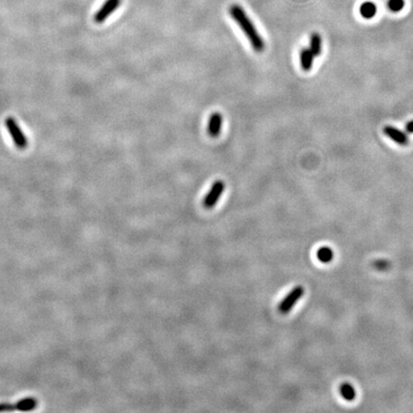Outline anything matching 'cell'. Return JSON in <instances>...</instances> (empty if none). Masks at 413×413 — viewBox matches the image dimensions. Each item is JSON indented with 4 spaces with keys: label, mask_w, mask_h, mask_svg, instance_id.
<instances>
[{
    "label": "cell",
    "mask_w": 413,
    "mask_h": 413,
    "mask_svg": "<svg viewBox=\"0 0 413 413\" xmlns=\"http://www.w3.org/2000/svg\"><path fill=\"white\" fill-rule=\"evenodd\" d=\"M228 14L247 36L252 49L258 53L263 52L265 49V42L245 10L240 5L234 4L230 7Z\"/></svg>",
    "instance_id": "obj_1"
},
{
    "label": "cell",
    "mask_w": 413,
    "mask_h": 413,
    "mask_svg": "<svg viewBox=\"0 0 413 413\" xmlns=\"http://www.w3.org/2000/svg\"><path fill=\"white\" fill-rule=\"evenodd\" d=\"M5 126L11 136L12 140L18 150H25L28 146V140L18 122L12 117H8L5 120Z\"/></svg>",
    "instance_id": "obj_2"
},
{
    "label": "cell",
    "mask_w": 413,
    "mask_h": 413,
    "mask_svg": "<svg viewBox=\"0 0 413 413\" xmlns=\"http://www.w3.org/2000/svg\"><path fill=\"white\" fill-rule=\"evenodd\" d=\"M38 404V401L34 397H28L25 399L20 400L16 402H0V412H12V410H20V412H30L36 408Z\"/></svg>",
    "instance_id": "obj_3"
},
{
    "label": "cell",
    "mask_w": 413,
    "mask_h": 413,
    "mask_svg": "<svg viewBox=\"0 0 413 413\" xmlns=\"http://www.w3.org/2000/svg\"><path fill=\"white\" fill-rule=\"evenodd\" d=\"M304 294V289L302 286L294 287L280 302V304L278 306L280 312L282 314H288L293 309L294 304L302 298Z\"/></svg>",
    "instance_id": "obj_4"
},
{
    "label": "cell",
    "mask_w": 413,
    "mask_h": 413,
    "mask_svg": "<svg viewBox=\"0 0 413 413\" xmlns=\"http://www.w3.org/2000/svg\"><path fill=\"white\" fill-rule=\"evenodd\" d=\"M225 186H226L225 183L221 180L216 181L212 184L210 190H208V192L206 194V196L204 197V200H203V205L206 208L210 210V208H212L214 206H216L218 201H219V198L221 197V196L224 192V190H225Z\"/></svg>",
    "instance_id": "obj_5"
},
{
    "label": "cell",
    "mask_w": 413,
    "mask_h": 413,
    "mask_svg": "<svg viewBox=\"0 0 413 413\" xmlns=\"http://www.w3.org/2000/svg\"><path fill=\"white\" fill-rule=\"evenodd\" d=\"M122 0H106L102 8L95 14V22L97 23H102L106 20H108L110 14L113 12L116 11L120 5Z\"/></svg>",
    "instance_id": "obj_6"
},
{
    "label": "cell",
    "mask_w": 413,
    "mask_h": 413,
    "mask_svg": "<svg viewBox=\"0 0 413 413\" xmlns=\"http://www.w3.org/2000/svg\"><path fill=\"white\" fill-rule=\"evenodd\" d=\"M384 133L386 136H388L390 140H392L394 142H396L399 146H404L408 144L410 140H408V134L406 132L401 130L395 128V126H386L384 128Z\"/></svg>",
    "instance_id": "obj_7"
},
{
    "label": "cell",
    "mask_w": 413,
    "mask_h": 413,
    "mask_svg": "<svg viewBox=\"0 0 413 413\" xmlns=\"http://www.w3.org/2000/svg\"><path fill=\"white\" fill-rule=\"evenodd\" d=\"M222 126H223V116L218 112L212 113L210 120H208V135L212 138L218 137V136H219V134L221 133Z\"/></svg>",
    "instance_id": "obj_8"
},
{
    "label": "cell",
    "mask_w": 413,
    "mask_h": 413,
    "mask_svg": "<svg viewBox=\"0 0 413 413\" xmlns=\"http://www.w3.org/2000/svg\"><path fill=\"white\" fill-rule=\"evenodd\" d=\"M300 66L302 70L305 72H309L313 64H314V60H315V54L310 50V48H304L300 51Z\"/></svg>",
    "instance_id": "obj_9"
},
{
    "label": "cell",
    "mask_w": 413,
    "mask_h": 413,
    "mask_svg": "<svg viewBox=\"0 0 413 413\" xmlns=\"http://www.w3.org/2000/svg\"><path fill=\"white\" fill-rule=\"evenodd\" d=\"M377 11H378L377 5H376L375 3H373V2H370V1L362 3V4L360 5V16H362L364 18H366V20H371V18H373L376 16Z\"/></svg>",
    "instance_id": "obj_10"
},
{
    "label": "cell",
    "mask_w": 413,
    "mask_h": 413,
    "mask_svg": "<svg viewBox=\"0 0 413 413\" xmlns=\"http://www.w3.org/2000/svg\"><path fill=\"white\" fill-rule=\"evenodd\" d=\"M310 50L315 54V56H318L322 53V38L318 33H313L310 36Z\"/></svg>",
    "instance_id": "obj_11"
},
{
    "label": "cell",
    "mask_w": 413,
    "mask_h": 413,
    "mask_svg": "<svg viewBox=\"0 0 413 413\" xmlns=\"http://www.w3.org/2000/svg\"><path fill=\"white\" fill-rule=\"evenodd\" d=\"M340 392L342 396V398L346 401H353L356 398V392L355 388L350 384H342L340 388Z\"/></svg>",
    "instance_id": "obj_12"
},
{
    "label": "cell",
    "mask_w": 413,
    "mask_h": 413,
    "mask_svg": "<svg viewBox=\"0 0 413 413\" xmlns=\"http://www.w3.org/2000/svg\"><path fill=\"white\" fill-rule=\"evenodd\" d=\"M316 256L318 258V260L322 263H329L333 260L334 258V252L332 249L328 248V247H322L320 249H318V252H316Z\"/></svg>",
    "instance_id": "obj_13"
},
{
    "label": "cell",
    "mask_w": 413,
    "mask_h": 413,
    "mask_svg": "<svg viewBox=\"0 0 413 413\" xmlns=\"http://www.w3.org/2000/svg\"><path fill=\"white\" fill-rule=\"evenodd\" d=\"M404 0H388V9L392 12H399L404 9Z\"/></svg>",
    "instance_id": "obj_14"
},
{
    "label": "cell",
    "mask_w": 413,
    "mask_h": 413,
    "mask_svg": "<svg viewBox=\"0 0 413 413\" xmlns=\"http://www.w3.org/2000/svg\"><path fill=\"white\" fill-rule=\"evenodd\" d=\"M374 267L380 271L388 270L390 267V263L386 260H378L374 263Z\"/></svg>",
    "instance_id": "obj_15"
},
{
    "label": "cell",
    "mask_w": 413,
    "mask_h": 413,
    "mask_svg": "<svg viewBox=\"0 0 413 413\" xmlns=\"http://www.w3.org/2000/svg\"><path fill=\"white\" fill-rule=\"evenodd\" d=\"M406 131L408 133H413V120H410L406 124Z\"/></svg>",
    "instance_id": "obj_16"
}]
</instances>
